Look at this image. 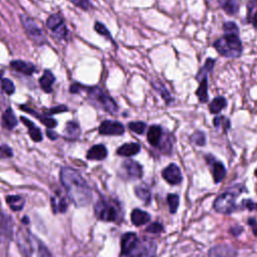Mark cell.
I'll use <instances>...</instances> for the list:
<instances>
[{"mask_svg":"<svg viewBox=\"0 0 257 257\" xmlns=\"http://www.w3.org/2000/svg\"><path fill=\"white\" fill-rule=\"evenodd\" d=\"M60 181L66 191L68 199L76 206H87L92 201V190L85 180L69 167H63L60 170Z\"/></svg>","mask_w":257,"mask_h":257,"instance_id":"6da1fadb","label":"cell"},{"mask_svg":"<svg viewBox=\"0 0 257 257\" xmlns=\"http://www.w3.org/2000/svg\"><path fill=\"white\" fill-rule=\"evenodd\" d=\"M16 243L24 257H52L44 243L27 229L17 231Z\"/></svg>","mask_w":257,"mask_h":257,"instance_id":"7a4b0ae2","label":"cell"},{"mask_svg":"<svg viewBox=\"0 0 257 257\" xmlns=\"http://www.w3.org/2000/svg\"><path fill=\"white\" fill-rule=\"evenodd\" d=\"M214 47L219 54L225 57L237 58L242 53V42L238 34L225 33V35L214 42Z\"/></svg>","mask_w":257,"mask_h":257,"instance_id":"3957f363","label":"cell"},{"mask_svg":"<svg viewBox=\"0 0 257 257\" xmlns=\"http://www.w3.org/2000/svg\"><path fill=\"white\" fill-rule=\"evenodd\" d=\"M87 91H88V97L90 101L95 106H97L98 108L104 110L105 112L111 115H116L118 113L119 109L116 102L102 88L100 87L87 88Z\"/></svg>","mask_w":257,"mask_h":257,"instance_id":"277c9868","label":"cell"},{"mask_svg":"<svg viewBox=\"0 0 257 257\" xmlns=\"http://www.w3.org/2000/svg\"><path fill=\"white\" fill-rule=\"evenodd\" d=\"M238 186L230 188L227 192L221 194L214 202V209L222 214H231L237 210L236 199L237 196L243 191L241 186L237 189Z\"/></svg>","mask_w":257,"mask_h":257,"instance_id":"5b68a950","label":"cell"},{"mask_svg":"<svg viewBox=\"0 0 257 257\" xmlns=\"http://www.w3.org/2000/svg\"><path fill=\"white\" fill-rule=\"evenodd\" d=\"M95 213L98 219L106 222H115L121 213L120 206L113 200L100 199L95 205Z\"/></svg>","mask_w":257,"mask_h":257,"instance_id":"8992f818","label":"cell"},{"mask_svg":"<svg viewBox=\"0 0 257 257\" xmlns=\"http://www.w3.org/2000/svg\"><path fill=\"white\" fill-rule=\"evenodd\" d=\"M20 21L22 23V26H23L26 34L36 45L41 46V45L45 44V42H46L45 36H44L42 30L37 25V23L34 21V19H32L31 17L26 16V15H21Z\"/></svg>","mask_w":257,"mask_h":257,"instance_id":"52a82bcc","label":"cell"},{"mask_svg":"<svg viewBox=\"0 0 257 257\" xmlns=\"http://www.w3.org/2000/svg\"><path fill=\"white\" fill-rule=\"evenodd\" d=\"M46 26L51 31V35H53L56 39H64L67 36V28L64 24L63 18L58 14L50 15L46 20Z\"/></svg>","mask_w":257,"mask_h":257,"instance_id":"ba28073f","label":"cell"},{"mask_svg":"<svg viewBox=\"0 0 257 257\" xmlns=\"http://www.w3.org/2000/svg\"><path fill=\"white\" fill-rule=\"evenodd\" d=\"M156 252V243L153 240L143 238L138 239L137 244L130 253L133 257H153Z\"/></svg>","mask_w":257,"mask_h":257,"instance_id":"9c48e42d","label":"cell"},{"mask_svg":"<svg viewBox=\"0 0 257 257\" xmlns=\"http://www.w3.org/2000/svg\"><path fill=\"white\" fill-rule=\"evenodd\" d=\"M162 176L171 185L180 184L183 180L181 171L175 164H170L167 168H165L162 172Z\"/></svg>","mask_w":257,"mask_h":257,"instance_id":"30bf717a","label":"cell"},{"mask_svg":"<svg viewBox=\"0 0 257 257\" xmlns=\"http://www.w3.org/2000/svg\"><path fill=\"white\" fill-rule=\"evenodd\" d=\"M122 170L125 176L129 179H140L143 176L142 166L134 160L125 161L122 164Z\"/></svg>","mask_w":257,"mask_h":257,"instance_id":"8fae6325","label":"cell"},{"mask_svg":"<svg viewBox=\"0 0 257 257\" xmlns=\"http://www.w3.org/2000/svg\"><path fill=\"white\" fill-rule=\"evenodd\" d=\"M99 132L105 136H121L125 133V127L120 122L104 121L99 127Z\"/></svg>","mask_w":257,"mask_h":257,"instance_id":"7c38bea8","label":"cell"},{"mask_svg":"<svg viewBox=\"0 0 257 257\" xmlns=\"http://www.w3.org/2000/svg\"><path fill=\"white\" fill-rule=\"evenodd\" d=\"M138 236L136 233L129 232L123 235L121 241V254L122 255H130L135 245L138 242Z\"/></svg>","mask_w":257,"mask_h":257,"instance_id":"4fadbf2b","label":"cell"},{"mask_svg":"<svg viewBox=\"0 0 257 257\" xmlns=\"http://www.w3.org/2000/svg\"><path fill=\"white\" fill-rule=\"evenodd\" d=\"M236 250L228 245H217L210 249L209 257H235Z\"/></svg>","mask_w":257,"mask_h":257,"instance_id":"5bb4252c","label":"cell"},{"mask_svg":"<svg viewBox=\"0 0 257 257\" xmlns=\"http://www.w3.org/2000/svg\"><path fill=\"white\" fill-rule=\"evenodd\" d=\"M10 67L22 74L25 75H31L32 73L35 72L36 67L34 64L30 63V62H26L23 60H13L10 62Z\"/></svg>","mask_w":257,"mask_h":257,"instance_id":"9a60e30c","label":"cell"},{"mask_svg":"<svg viewBox=\"0 0 257 257\" xmlns=\"http://www.w3.org/2000/svg\"><path fill=\"white\" fill-rule=\"evenodd\" d=\"M55 81V76L50 70H44L42 76L39 78V84L41 90L46 93L50 94L52 92V85Z\"/></svg>","mask_w":257,"mask_h":257,"instance_id":"2e32d148","label":"cell"},{"mask_svg":"<svg viewBox=\"0 0 257 257\" xmlns=\"http://www.w3.org/2000/svg\"><path fill=\"white\" fill-rule=\"evenodd\" d=\"M107 156H108V150L104 145H96L92 147L89 150L87 155L89 160H96V161L104 160L107 158Z\"/></svg>","mask_w":257,"mask_h":257,"instance_id":"e0dca14e","label":"cell"},{"mask_svg":"<svg viewBox=\"0 0 257 257\" xmlns=\"http://www.w3.org/2000/svg\"><path fill=\"white\" fill-rule=\"evenodd\" d=\"M20 120L24 124V126L28 129V134H29L30 138L34 142H40L42 140V134H41V131L39 130V128H37L30 120H28L25 117H21Z\"/></svg>","mask_w":257,"mask_h":257,"instance_id":"ac0fdd59","label":"cell"},{"mask_svg":"<svg viewBox=\"0 0 257 257\" xmlns=\"http://www.w3.org/2000/svg\"><path fill=\"white\" fill-rule=\"evenodd\" d=\"M131 219L135 226H142L150 221L151 216L149 213L141 209H134L131 214Z\"/></svg>","mask_w":257,"mask_h":257,"instance_id":"d6986e66","label":"cell"},{"mask_svg":"<svg viewBox=\"0 0 257 257\" xmlns=\"http://www.w3.org/2000/svg\"><path fill=\"white\" fill-rule=\"evenodd\" d=\"M141 151L140 145L137 143H128L125 144L123 146H121L118 151L117 154L123 157H132L135 156L137 154H139V152Z\"/></svg>","mask_w":257,"mask_h":257,"instance_id":"ffe728a7","label":"cell"},{"mask_svg":"<svg viewBox=\"0 0 257 257\" xmlns=\"http://www.w3.org/2000/svg\"><path fill=\"white\" fill-rule=\"evenodd\" d=\"M64 137L69 141H75L80 135V129L76 122H68L64 129Z\"/></svg>","mask_w":257,"mask_h":257,"instance_id":"44dd1931","label":"cell"},{"mask_svg":"<svg viewBox=\"0 0 257 257\" xmlns=\"http://www.w3.org/2000/svg\"><path fill=\"white\" fill-rule=\"evenodd\" d=\"M148 141L153 147H158L161 144L162 128L159 126H152L148 131Z\"/></svg>","mask_w":257,"mask_h":257,"instance_id":"7402d4cb","label":"cell"},{"mask_svg":"<svg viewBox=\"0 0 257 257\" xmlns=\"http://www.w3.org/2000/svg\"><path fill=\"white\" fill-rule=\"evenodd\" d=\"M211 165H212V175H213L214 182L220 183L226 175V169L221 162L214 161Z\"/></svg>","mask_w":257,"mask_h":257,"instance_id":"603a6c76","label":"cell"},{"mask_svg":"<svg viewBox=\"0 0 257 257\" xmlns=\"http://www.w3.org/2000/svg\"><path fill=\"white\" fill-rule=\"evenodd\" d=\"M17 119L13 113V111L8 108L4 113H3V116H2V124H3V127L7 130H12L14 129L16 126H17Z\"/></svg>","mask_w":257,"mask_h":257,"instance_id":"cb8c5ba5","label":"cell"},{"mask_svg":"<svg viewBox=\"0 0 257 257\" xmlns=\"http://www.w3.org/2000/svg\"><path fill=\"white\" fill-rule=\"evenodd\" d=\"M220 5L222 9L229 15L236 14L239 10L238 0H220Z\"/></svg>","mask_w":257,"mask_h":257,"instance_id":"d4e9b609","label":"cell"},{"mask_svg":"<svg viewBox=\"0 0 257 257\" xmlns=\"http://www.w3.org/2000/svg\"><path fill=\"white\" fill-rule=\"evenodd\" d=\"M24 198L18 195H10L6 197V203L8 204L9 208L13 211H20L23 209L24 206Z\"/></svg>","mask_w":257,"mask_h":257,"instance_id":"484cf974","label":"cell"},{"mask_svg":"<svg viewBox=\"0 0 257 257\" xmlns=\"http://www.w3.org/2000/svg\"><path fill=\"white\" fill-rule=\"evenodd\" d=\"M196 95L201 103H207L208 102V80L207 76L203 77L200 80V85L196 92Z\"/></svg>","mask_w":257,"mask_h":257,"instance_id":"4316f807","label":"cell"},{"mask_svg":"<svg viewBox=\"0 0 257 257\" xmlns=\"http://www.w3.org/2000/svg\"><path fill=\"white\" fill-rule=\"evenodd\" d=\"M20 109L23 110V111H25V112H27V113H29V114H31V115H33V116H35L36 118H38L39 121H40L42 124H44L47 128H49V129L55 128L56 125H57V122H56L54 119L49 118V117H42V116H39L37 113L33 112V111H32L31 109H29V108H26V107H24V106H21Z\"/></svg>","mask_w":257,"mask_h":257,"instance_id":"83f0119b","label":"cell"},{"mask_svg":"<svg viewBox=\"0 0 257 257\" xmlns=\"http://www.w3.org/2000/svg\"><path fill=\"white\" fill-rule=\"evenodd\" d=\"M227 106V101L223 97L215 98L209 105L210 113L212 114H218L220 113L225 107Z\"/></svg>","mask_w":257,"mask_h":257,"instance_id":"f1b7e54d","label":"cell"},{"mask_svg":"<svg viewBox=\"0 0 257 257\" xmlns=\"http://www.w3.org/2000/svg\"><path fill=\"white\" fill-rule=\"evenodd\" d=\"M135 194L139 199H141L145 204H149L151 202V192L148 187L145 185H139L135 189Z\"/></svg>","mask_w":257,"mask_h":257,"instance_id":"f546056e","label":"cell"},{"mask_svg":"<svg viewBox=\"0 0 257 257\" xmlns=\"http://www.w3.org/2000/svg\"><path fill=\"white\" fill-rule=\"evenodd\" d=\"M167 201L169 204L170 212L172 214H175L179 207V196L176 194H169L167 197Z\"/></svg>","mask_w":257,"mask_h":257,"instance_id":"4dcf8cb0","label":"cell"},{"mask_svg":"<svg viewBox=\"0 0 257 257\" xmlns=\"http://www.w3.org/2000/svg\"><path fill=\"white\" fill-rule=\"evenodd\" d=\"M51 208H52V211L54 213H56L57 211H59L61 213H64L66 211V209H67V203H66L64 198H60L59 202L56 204L55 199L52 197L51 198Z\"/></svg>","mask_w":257,"mask_h":257,"instance_id":"1f68e13d","label":"cell"},{"mask_svg":"<svg viewBox=\"0 0 257 257\" xmlns=\"http://www.w3.org/2000/svg\"><path fill=\"white\" fill-rule=\"evenodd\" d=\"M153 85L155 87V89L160 93V95L162 96V98L166 101L167 104H170L171 102H172V98H171L169 92L166 90V88L164 87V85L160 82H154Z\"/></svg>","mask_w":257,"mask_h":257,"instance_id":"d6a6232c","label":"cell"},{"mask_svg":"<svg viewBox=\"0 0 257 257\" xmlns=\"http://www.w3.org/2000/svg\"><path fill=\"white\" fill-rule=\"evenodd\" d=\"M2 91L8 96H11L15 92V85L9 78H2Z\"/></svg>","mask_w":257,"mask_h":257,"instance_id":"836d02e7","label":"cell"},{"mask_svg":"<svg viewBox=\"0 0 257 257\" xmlns=\"http://www.w3.org/2000/svg\"><path fill=\"white\" fill-rule=\"evenodd\" d=\"M146 127H147L146 124L143 122H133V123L129 124V129L138 135L144 134Z\"/></svg>","mask_w":257,"mask_h":257,"instance_id":"e575fe53","label":"cell"},{"mask_svg":"<svg viewBox=\"0 0 257 257\" xmlns=\"http://www.w3.org/2000/svg\"><path fill=\"white\" fill-rule=\"evenodd\" d=\"M214 125L216 128H219L222 126L224 131L226 132L230 128V121L227 118H225L224 116H220V117H216L214 119Z\"/></svg>","mask_w":257,"mask_h":257,"instance_id":"d590c367","label":"cell"},{"mask_svg":"<svg viewBox=\"0 0 257 257\" xmlns=\"http://www.w3.org/2000/svg\"><path fill=\"white\" fill-rule=\"evenodd\" d=\"M214 63H215L214 59H212V58H208V59L206 60L205 64H204L203 68H202V69H200V71H199V73H198V76H200V75H202L203 77L207 76V73H208V72L213 68ZM203 77H202V78H203Z\"/></svg>","mask_w":257,"mask_h":257,"instance_id":"8d00e7d4","label":"cell"},{"mask_svg":"<svg viewBox=\"0 0 257 257\" xmlns=\"http://www.w3.org/2000/svg\"><path fill=\"white\" fill-rule=\"evenodd\" d=\"M69 1L76 7H78L82 10H85V11L91 8V3L89 0H69Z\"/></svg>","mask_w":257,"mask_h":257,"instance_id":"74e56055","label":"cell"},{"mask_svg":"<svg viewBox=\"0 0 257 257\" xmlns=\"http://www.w3.org/2000/svg\"><path fill=\"white\" fill-rule=\"evenodd\" d=\"M95 30H96L99 34H101V35H103V36H106L107 38H110L111 40H113L110 31L107 29V27H106L103 23H101V22H96V24H95Z\"/></svg>","mask_w":257,"mask_h":257,"instance_id":"f35d334b","label":"cell"},{"mask_svg":"<svg viewBox=\"0 0 257 257\" xmlns=\"http://www.w3.org/2000/svg\"><path fill=\"white\" fill-rule=\"evenodd\" d=\"M191 139L198 146H204L206 143V137L202 132H196Z\"/></svg>","mask_w":257,"mask_h":257,"instance_id":"ab89813d","label":"cell"},{"mask_svg":"<svg viewBox=\"0 0 257 257\" xmlns=\"http://www.w3.org/2000/svg\"><path fill=\"white\" fill-rule=\"evenodd\" d=\"M223 30L225 33H234L239 34V29L234 22H226L223 25Z\"/></svg>","mask_w":257,"mask_h":257,"instance_id":"60d3db41","label":"cell"},{"mask_svg":"<svg viewBox=\"0 0 257 257\" xmlns=\"http://www.w3.org/2000/svg\"><path fill=\"white\" fill-rule=\"evenodd\" d=\"M163 230H164L163 225H162L161 223H158V222L151 224V225H150V226H148V227H147V229H146V231H147V232H149V233H153V234L161 233V232H163Z\"/></svg>","mask_w":257,"mask_h":257,"instance_id":"b9f144b4","label":"cell"},{"mask_svg":"<svg viewBox=\"0 0 257 257\" xmlns=\"http://www.w3.org/2000/svg\"><path fill=\"white\" fill-rule=\"evenodd\" d=\"M66 111H67V108L65 106H58V107H55V108H52V109L46 111L45 115L50 116V115H54V114H58V113H63Z\"/></svg>","mask_w":257,"mask_h":257,"instance_id":"7bdbcfd3","label":"cell"},{"mask_svg":"<svg viewBox=\"0 0 257 257\" xmlns=\"http://www.w3.org/2000/svg\"><path fill=\"white\" fill-rule=\"evenodd\" d=\"M242 205H243V207L247 208V209L250 210V211H252V210H257V204L253 203L251 200H243Z\"/></svg>","mask_w":257,"mask_h":257,"instance_id":"ee69618b","label":"cell"},{"mask_svg":"<svg viewBox=\"0 0 257 257\" xmlns=\"http://www.w3.org/2000/svg\"><path fill=\"white\" fill-rule=\"evenodd\" d=\"M248 225H250L252 227V231H253V234L255 236H257V222L255 221L254 218H249L248 220Z\"/></svg>","mask_w":257,"mask_h":257,"instance_id":"f6af8a7d","label":"cell"},{"mask_svg":"<svg viewBox=\"0 0 257 257\" xmlns=\"http://www.w3.org/2000/svg\"><path fill=\"white\" fill-rule=\"evenodd\" d=\"M248 20L253 24V26L257 29V10L253 13L250 14V16H248Z\"/></svg>","mask_w":257,"mask_h":257,"instance_id":"bcb514c9","label":"cell"},{"mask_svg":"<svg viewBox=\"0 0 257 257\" xmlns=\"http://www.w3.org/2000/svg\"><path fill=\"white\" fill-rule=\"evenodd\" d=\"M46 134H47V137H48L49 139H51V140H55V139L57 138V135H56L54 132H51L50 130H47Z\"/></svg>","mask_w":257,"mask_h":257,"instance_id":"7dc6e473","label":"cell"},{"mask_svg":"<svg viewBox=\"0 0 257 257\" xmlns=\"http://www.w3.org/2000/svg\"><path fill=\"white\" fill-rule=\"evenodd\" d=\"M23 223H24V224H27V223H29V220H28L26 217H24V218H23Z\"/></svg>","mask_w":257,"mask_h":257,"instance_id":"c3c4849f","label":"cell"},{"mask_svg":"<svg viewBox=\"0 0 257 257\" xmlns=\"http://www.w3.org/2000/svg\"><path fill=\"white\" fill-rule=\"evenodd\" d=\"M2 91V79L0 78V92Z\"/></svg>","mask_w":257,"mask_h":257,"instance_id":"681fc988","label":"cell"},{"mask_svg":"<svg viewBox=\"0 0 257 257\" xmlns=\"http://www.w3.org/2000/svg\"><path fill=\"white\" fill-rule=\"evenodd\" d=\"M255 176H256V177H257V170H256V171H255Z\"/></svg>","mask_w":257,"mask_h":257,"instance_id":"f907efd6","label":"cell"}]
</instances>
